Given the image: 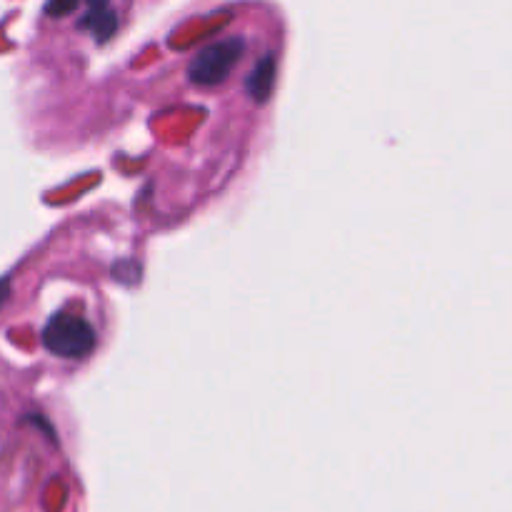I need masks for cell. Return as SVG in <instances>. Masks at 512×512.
I'll list each match as a JSON object with an SVG mask.
<instances>
[{
	"mask_svg": "<svg viewBox=\"0 0 512 512\" xmlns=\"http://www.w3.org/2000/svg\"><path fill=\"white\" fill-rule=\"evenodd\" d=\"M273 85H275V55H265V58L255 65L253 73L248 75L245 88H248L250 98H253L255 103H265V100L270 98V93H273Z\"/></svg>",
	"mask_w": 512,
	"mask_h": 512,
	"instance_id": "3957f363",
	"label": "cell"
},
{
	"mask_svg": "<svg viewBox=\"0 0 512 512\" xmlns=\"http://www.w3.org/2000/svg\"><path fill=\"white\" fill-rule=\"evenodd\" d=\"M43 345L58 358H85L95 348V330L78 315H55L45 325Z\"/></svg>",
	"mask_w": 512,
	"mask_h": 512,
	"instance_id": "6da1fadb",
	"label": "cell"
},
{
	"mask_svg": "<svg viewBox=\"0 0 512 512\" xmlns=\"http://www.w3.org/2000/svg\"><path fill=\"white\" fill-rule=\"evenodd\" d=\"M78 5V0H50L48 3V13L50 15H65Z\"/></svg>",
	"mask_w": 512,
	"mask_h": 512,
	"instance_id": "5b68a950",
	"label": "cell"
},
{
	"mask_svg": "<svg viewBox=\"0 0 512 512\" xmlns=\"http://www.w3.org/2000/svg\"><path fill=\"white\" fill-rule=\"evenodd\" d=\"M85 25L95 33L98 40H108L118 28V18L113 10H108L105 0H90V13L85 18Z\"/></svg>",
	"mask_w": 512,
	"mask_h": 512,
	"instance_id": "277c9868",
	"label": "cell"
},
{
	"mask_svg": "<svg viewBox=\"0 0 512 512\" xmlns=\"http://www.w3.org/2000/svg\"><path fill=\"white\" fill-rule=\"evenodd\" d=\"M8 293H10V283L5 278H0V308H3V303L8 300Z\"/></svg>",
	"mask_w": 512,
	"mask_h": 512,
	"instance_id": "8992f818",
	"label": "cell"
},
{
	"mask_svg": "<svg viewBox=\"0 0 512 512\" xmlns=\"http://www.w3.org/2000/svg\"><path fill=\"white\" fill-rule=\"evenodd\" d=\"M245 53V43L240 38H225L218 43H210L190 60L188 78L198 85H218L223 83Z\"/></svg>",
	"mask_w": 512,
	"mask_h": 512,
	"instance_id": "7a4b0ae2",
	"label": "cell"
}]
</instances>
